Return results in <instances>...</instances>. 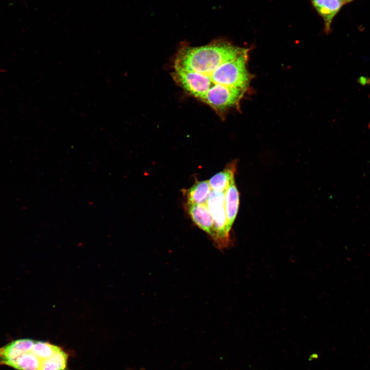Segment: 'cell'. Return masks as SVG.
Wrapping results in <instances>:
<instances>
[{"label":"cell","instance_id":"1","mask_svg":"<svg viewBox=\"0 0 370 370\" xmlns=\"http://www.w3.org/2000/svg\"><path fill=\"white\" fill-rule=\"evenodd\" d=\"M245 49L222 39L197 47L181 44L174 59L173 79L224 118L238 107L249 81L246 61L238 55Z\"/></svg>","mask_w":370,"mask_h":370},{"label":"cell","instance_id":"5","mask_svg":"<svg viewBox=\"0 0 370 370\" xmlns=\"http://www.w3.org/2000/svg\"><path fill=\"white\" fill-rule=\"evenodd\" d=\"M239 203V193L233 179L226 190L225 194V207L228 228L231 231L236 217Z\"/></svg>","mask_w":370,"mask_h":370},{"label":"cell","instance_id":"9","mask_svg":"<svg viewBox=\"0 0 370 370\" xmlns=\"http://www.w3.org/2000/svg\"><path fill=\"white\" fill-rule=\"evenodd\" d=\"M61 349L60 347L47 342L35 341L33 345L30 349V351L43 361L49 358Z\"/></svg>","mask_w":370,"mask_h":370},{"label":"cell","instance_id":"6","mask_svg":"<svg viewBox=\"0 0 370 370\" xmlns=\"http://www.w3.org/2000/svg\"><path fill=\"white\" fill-rule=\"evenodd\" d=\"M237 161L228 164L221 172L216 174L209 180L211 189L225 192L232 180L234 179Z\"/></svg>","mask_w":370,"mask_h":370},{"label":"cell","instance_id":"8","mask_svg":"<svg viewBox=\"0 0 370 370\" xmlns=\"http://www.w3.org/2000/svg\"><path fill=\"white\" fill-rule=\"evenodd\" d=\"M68 355L62 349L42 361L40 370H65Z\"/></svg>","mask_w":370,"mask_h":370},{"label":"cell","instance_id":"7","mask_svg":"<svg viewBox=\"0 0 370 370\" xmlns=\"http://www.w3.org/2000/svg\"><path fill=\"white\" fill-rule=\"evenodd\" d=\"M211 191L209 181L196 182L187 192V203L207 204Z\"/></svg>","mask_w":370,"mask_h":370},{"label":"cell","instance_id":"4","mask_svg":"<svg viewBox=\"0 0 370 370\" xmlns=\"http://www.w3.org/2000/svg\"><path fill=\"white\" fill-rule=\"evenodd\" d=\"M187 208L193 222L211 236L213 231V220L207 205L187 203Z\"/></svg>","mask_w":370,"mask_h":370},{"label":"cell","instance_id":"3","mask_svg":"<svg viewBox=\"0 0 370 370\" xmlns=\"http://www.w3.org/2000/svg\"><path fill=\"white\" fill-rule=\"evenodd\" d=\"M324 24V30L329 33L332 22L344 5L341 0H310Z\"/></svg>","mask_w":370,"mask_h":370},{"label":"cell","instance_id":"2","mask_svg":"<svg viewBox=\"0 0 370 370\" xmlns=\"http://www.w3.org/2000/svg\"><path fill=\"white\" fill-rule=\"evenodd\" d=\"M225 192L211 189L207 202L213 220V231L210 237L219 249L227 248L231 243L225 207Z\"/></svg>","mask_w":370,"mask_h":370},{"label":"cell","instance_id":"10","mask_svg":"<svg viewBox=\"0 0 370 370\" xmlns=\"http://www.w3.org/2000/svg\"><path fill=\"white\" fill-rule=\"evenodd\" d=\"M341 1L342 2V3H343V4L344 5V4H346L348 3L351 2H352V1H354V0H341Z\"/></svg>","mask_w":370,"mask_h":370}]
</instances>
